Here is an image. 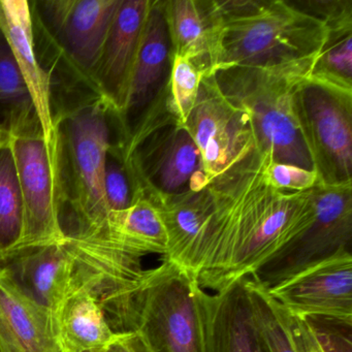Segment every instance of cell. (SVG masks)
Here are the masks:
<instances>
[{"instance_id":"cell-1","label":"cell","mask_w":352,"mask_h":352,"mask_svg":"<svg viewBox=\"0 0 352 352\" xmlns=\"http://www.w3.org/2000/svg\"><path fill=\"white\" fill-rule=\"evenodd\" d=\"M267 160L254 150L208 185L213 211L183 267L208 292L256 275L314 219L313 188L292 193L270 186L263 178Z\"/></svg>"},{"instance_id":"cell-2","label":"cell","mask_w":352,"mask_h":352,"mask_svg":"<svg viewBox=\"0 0 352 352\" xmlns=\"http://www.w3.org/2000/svg\"><path fill=\"white\" fill-rule=\"evenodd\" d=\"M53 92L61 226L67 241L98 238L110 214L104 178L116 119L87 86L55 84Z\"/></svg>"},{"instance_id":"cell-3","label":"cell","mask_w":352,"mask_h":352,"mask_svg":"<svg viewBox=\"0 0 352 352\" xmlns=\"http://www.w3.org/2000/svg\"><path fill=\"white\" fill-rule=\"evenodd\" d=\"M319 55L271 67L228 65L212 73L221 96L248 118L257 151L272 162L314 170L294 94Z\"/></svg>"},{"instance_id":"cell-4","label":"cell","mask_w":352,"mask_h":352,"mask_svg":"<svg viewBox=\"0 0 352 352\" xmlns=\"http://www.w3.org/2000/svg\"><path fill=\"white\" fill-rule=\"evenodd\" d=\"M215 5L221 20L215 69L300 60L320 54L329 38L325 23L288 0H215Z\"/></svg>"},{"instance_id":"cell-5","label":"cell","mask_w":352,"mask_h":352,"mask_svg":"<svg viewBox=\"0 0 352 352\" xmlns=\"http://www.w3.org/2000/svg\"><path fill=\"white\" fill-rule=\"evenodd\" d=\"M121 0L30 3L36 48L56 81L91 88V77ZM94 90V89H92Z\"/></svg>"},{"instance_id":"cell-6","label":"cell","mask_w":352,"mask_h":352,"mask_svg":"<svg viewBox=\"0 0 352 352\" xmlns=\"http://www.w3.org/2000/svg\"><path fill=\"white\" fill-rule=\"evenodd\" d=\"M166 91L123 141L116 142L131 181L133 199L189 190L201 170L199 149L185 125L166 106Z\"/></svg>"},{"instance_id":"cell-7","label":"cell","mask_w":352,"mask_h":352,"mask_svg":"<svg viewBox=\"0 0 352 352\" xmlns=\"http://www.w3.org/2000/svg\"><path fill=\"white\" fill-rule=\"evenodd\" d=\"M195 280L164 261L146 269L133 309V331L143 352H201Z\"/></svg>"},{"instance_id":"cell-8","label":"cell","mask_w":352,"mask_h":352,"mask_svg":"<svg viewBox=\"0 0 352 352\" xmlns=\"http://www.w3.org/2000/svg\"><path fill=\"white\" fill-rule=\"evenodd\" d=\"M294 104L319 182H352V89L311 74L296 88Z\"/></svg>"},{"instance_id":"cell-9","label":"cell","mask_w":352,"mask_h":352,"mask_svg":"<svg viewBox=\"0 0 352 352\" xmlns=\"http://www.w3.org/2000/svg\"><path fill=\"white\" fill-rule=\"evenodd\" d=\"M10 138L23 208L21 238L12 254L65 244L59 209L56 138L48 141L40 122Z\"/></svg>"},{"instance_id":"cell-10","label":"cell","mask_w":352,"mask_h":352,"mask_svg":"<svg viewBox=\"0 0 352 352\" xmlns=\"http://www.w3.org/2000/svg\"><path fill=\"white\" fill-rule=\"evenodd\" d=\"M315 217L296 240L272 257L253 276L271 287L341 251L352 250V182L313 188Z\"/></svg>"},{"instance_id":"cell-11","label":"cell","mask_w":352,"mask_h":352,"mask_svg":"<svg viewBox=\"0 0 352 352\" xmlns=\"http://www.w3.org/2000/svg\"><path fill=\"white\" fill-rule=\"evenodd\" d=\"M185 126L199 149L208 185L256 150L248 118L221 96L212 75L201 81Z\"/></svg>"},{"instance_id":"cell-12","label":"cell","mask_w":352,"mask_h":352,"mask_svg":"<svg viewBox=\"0 0 352 352\" xmlns=\"http://www.w3.org/2000/svg\"><path fill=\"white\" fill-rule=\"evenodd\" d=\"M290 315L352 325V254L341 251L267 288Z\"/></svg>"},{"instance_id":"cell-13","label":"cell","mask_w":352,"mask_h":352,"mask_svg":"<svg viewBox=\"0 0 352 352\" xmlns=\"http://www.w3.org/2000/svg\"><path fill=\"white\" fill-rule=\"evenodd\" d=\"M173 49L164 1L152 0L131 73L124 108L117 119L123 141L166 91L172 67Z\"/></svg>"},{"instance_id":"cell-14","label":"cell","mask_w":352,"mask_h":352,"mask_svg":"<svg viewBox=\"0 0 352 352\" xmlns=\"http://www.w3.org/2000/svg\"><path fill=\"white\" fill-rule=\"evenodd\" d=\"M152 0H121L91 77L92 89L119 118Z\"/></svg>"},{"instance_id":"cell-15","label":"cell","mask_w":352,"mask_h":352,"mask_svg":"<svg viewBox=\"0 0 352 352\" xmlns=\"http://www.w3.org/2000/svg\"><path fill=\"white\" fill-rule=\"evenodd\" d=\"M201 352H263L243 280L221 292L193 281Z\"/></svg>"},{"instance_id":"cell-16","label":"cell","mask_w":352,"mask_h":352,"mask_svg":"<svg viewBox=\"0 0 352 352\" xmlns=\"http://www.w3.org/2000/svg\"><path fill=\"white\" fill-rule=\"evenodd\" d=\"M0 34L9 45L30 90L45 138L53 141L56 138L53 120L54 84L36 50L30 1L0 0Z\"/></svg>"},{"instance_id":"cell-17","label":"cell","mask_w":352,"mask_h":352,"mask_svg":"<svg viewBox=\"0 0 352 352\" xmlns=\"http://www.w3.org/2000/svg\"><path fill=\"white\" fill-rule=\"evenodd\" d=\"M0 352H63L50 311L0 267Z\"/></svg>"},{"instance_id":"cell-18","label":"cell","mask_w":352,"mask_h":352,"mask_svg":"<svg viewBox=\"0 0 352 352\" xmlns=\"http://www.w3.org/2000/svg\"><path fill=\"white\" fill-rule=\"evenodd\" d=\"M3 267L22 289L53 316L73 290V256L65 244L25 249L12 254Z\"/></svg>"},{"instance_id":"cell-19","label":"cell","mask_w":352,"mask_h":352,"mask_svg":"<svg viewBox=\"0 0 352 352\" xmlns=\"http://www.w3.org/2000/svg\"><path fill=\"white\" fill-rule=\"evenodd\" d=\"M164 10L173 54L191 59L212 75L221 24L215 0H166Z\"/></svg>"},{"instance_id":"cell-20","label":"cell","mask_w":352,"mask_h":352,"mask_svg":"<svg viewBox=\"0 0 352 352\" xmlns=\"http://www.w3.org/2000/svg\"><path fill=\"white\" fill-rule=\"evenodd\" d=\"M55 329L63 352H104L118 339L98 298L74 287L54 315Z\"/></svg>"},{"instance_id":"cell-21","label":"cell","mask_w":352,"mask_h":352,"mask_svg":"<svg viewBox=\"0 0 352 352\" xmlns=\"http://www.w3.org/2000/svg\"><path fill=\"white\" fill-rule=\"evenodd\" d=\"M149 201L157 208L168 236V252L164 261L184 267L189 251L213 211L208 186L178 195H157Z\"/></svg>"},{"instance_id":"cell-22","label":"cell","mask_w":352,"mask_h":352,"mask_svg":"<svg viewBox=\"0 0 352 352\" xmlns=\"http://www.w3.org/2000/svg\"><path fill=\"white\" fill-rule=\"evenodd\" d=\"M102 238L135 256L149 254L166 256L168 236L157 208L146 197H139L126 209L110 212Z\"/></svg>"},{"instance_id":"cell-23","label":"cell","mask_w":352,"mask_h":352,"mask_svg":"<svg viewBox=\"0 0 352 352\" xmlns=\"http://www.w3.org/2000/svg\"><path fill=\"white\" fill-rule=\"evenodd\" d=\"M36 122L40 120L30 90L0 34V127L15 135Z\"/></svg>"},{"instance_id":"cell-24","label":"cell","mask_w":352,"mask_h":352,"mask_svg":"<svg viewBox=\"0 0 352 352\" xmlns=\"http://www.w3.org/2000/svg\"><path fill=\"white\" fill-rule=\"evenodd\" d=\"M23 208L11 138L0 144V267L21 238Z\"/></svg>"},{"instance_id":"cell-25","label":"cell","mask_w":352,"mask_h":352,"mask_svg":"<svg viewBox=\"0 0 352 352\" xmlns=\"http://www.w3.org/2000/svg\"><path fill=\"white\" fill-rule=\"evenodd\" d=\"M243 283L263 351L296 352L283 309L270 296L267 287L252 277L243 279Z\"/></svg>"},{"instance_id":"cell-26","label":"cell","mask_w":352,"mask_h":352,"mask_svg":"<svg viewBox=\"0 0 352 352\" xmlns=\"http://www.w3.org/2000/svg\"><path fill=\"white\" fill-rule=\"evenodd\" d=\"M207 71L195 65L191 59L173 54L170 79L166 92V106L168 112L185 125L190 116L199 86Z\"/></svg>"},{"instance_id":"cell-27","label":"cell","mask_w":352,"mask_h":352,"mask_svg":"<svg viewBox=\"0 0 352 352\" xmlns=\"http://www.w3.org/2000/svg\"><path fill=\"white\" fill-rule=\"evenodd\" d=\"M312 76L352 89V30H329Z\"/></svg>"},{"instance_id":"cell-28","label":"cell","mask_w":352,"mask_h":352,"mask_svg":"<svg viewBox=\"0 0 352 352\" xmlns=\"http://www.w3.org/2000/svg\"><path fill=\"white\" fill-rule=\"evenodd\" d=\"M104 186L109 211H121L133 203L131 181L123 162L120 148L114 141L107 155Z\"/></svg>"},{"instance_id":"cell-29","label":"cell","mask_w":352,"mask_h":352,"mask_svg":"<svg viewBox=\"0 0 352 352\" xmlns=\"http://www.w3.org/2000/svg\"><path fill=\"white\" fill-rule=\"evenodd\" d=\"M263 178L267 185L283 192H302L314 188L319 183L316 170H306L292 164H276L270 160L263 166Z\"/></svg>"},{"instance_id":"cell-30","label":"cell","mask_w":352,"mask_h":352,"mask_svg":"<svg viewBox=\"0 0 352 352\" xmlns=\"http://www.w3.org/2000/svg\"><path fill=\"white\" fill-rule=\"evenodd\" d=\"M294 7L322 21L329 30H352V0H288Z\"/></svg>"},{"instance_id":"cell-31","label":"cell","mask_w":352,"mask_h":352,"mask_svg":"<svg viewBox=\"0 0 352 352\" xmlns=\"http://www.w3.org/2000/svg\"><path fill=\"white\" fill-rule=\"evenodd\" d=\"M323 352H352V325L333 319L306 318Z\"/></svg>"},{"instance_id":"cell-32","label":"cell","mask_w":352,"mask_h":352,"mask_svg":"<svg viewBox=\"0 0 352 352\" xmlns=\"http://www.w3.org/2000/svg\"><path fill=\"white\" fill-rule=\"evenodd\" d=\"M283 311L296 352H323L309 321L305 317L294 316L288 314L284 309Z\"/></svg>"},{"instance_id":"cell-33","label":"cell","mask_w":352,"mask_h":352,"mask_svg":"<svg viewBox=\"0 0 352 352\" xmlns=\"http://www.w3.org/2000/svg\"><path fill=\"white\" fill-rule=\"evenodd\" d=\"M104 352H143L133 333H120L118 339Z\"/></svg>"},{"instance_id":"cell-34","label":"cell","mask_w":352,"mask_h":352,"mask_svg":"<svg viewBox=\"0 0 352 352\" xmlns=\"http://www.w3.org/2000/svg\"><path fill=\"white\" fill-rule=\"evenodd\" d=\"M9 133H8L7 131H3V129L0 127V144L5 142L6 140L9 139Z\"/></svg>"},{"instance_id":"cell-35","label":"cell","mask_w":352,"mask_h":352,"mask_svg":"<svg viewBox=\"0 0 352 352\" xmlns=\"http://www.w3.org/2000/svg\"><path fill=\"white\" fill-rule=\"evenodd\" d=\"M141 349H142V348H141Z\"/></svg>"}]
</instances>
